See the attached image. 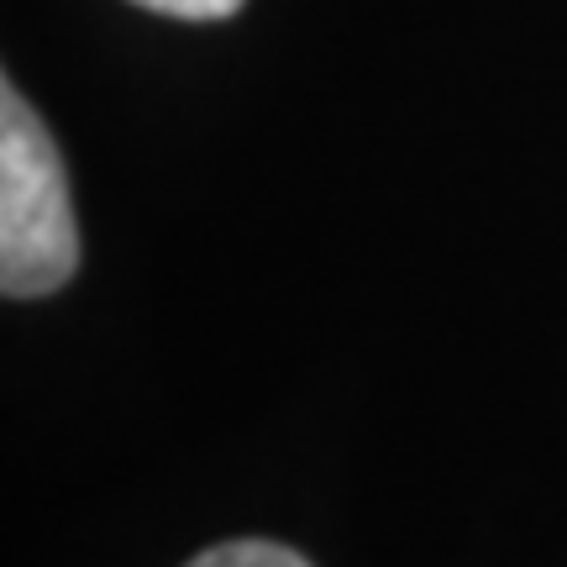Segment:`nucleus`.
I'll use <instances>...</instances> for the list:
<instances>
[{
	"label": "nucleus",
	"instance_id": "obj_1",
	"mask_svg": "<svg viewBox=\"0 0 567 567\" xmlns=\"http://www.w3.org/2000/svg\"><path fill=\"white\" fill-rule=\"evenodd\" d=\"M80 231L69 210L63 158L38 111L0 90V289L11 300H38L74 279Z\"/></svg>",
	"mask_w": 567,
	"mask_h": 567
},
{
	"label": "nucleus",
	"instance_id": "obj_2",
	"mask_svg": "<svg viewBox=\"0 0 567 567\" xmlns=\"http://www.w3.org/2000/svg\"><path fill=\"white\" fill-rule=\"evenodd\" d=\"M189 567H310L300 551L279 547V542H221V547L200 551Z\"/></svg>",
	"mask_w": 567,
	"mask_h": 567
},
{
	"label": "nucleus",
	"instance_id": "obj_3",
	"mask_svg": "<svg viewBox=\"0 0 567 567\" xmlns=\"http://www.w3.org/2000/svg\"><path fill=\"white\" fill-rule=\"evenodd\" d=\"M132 6H147L158 17H179V21H226L243 11V0H132Z\"/></svg>",
	"mask_w": 567,
	"mask_h": 567
}]
</instances>
